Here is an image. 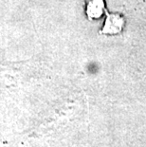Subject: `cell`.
I'll return each mask as SVG.
<instances>
[{
	"mask_svg": "<svg viewBox=\"0 0 146 147\" xmlns=\"http://www.w3.org/2000/svg\"><path fill=\"white\" fill-rule=\"evenodd\" d=\"M125 20L124 17L118 13H110L106 11V19L104 28L101 30V34L104 35H117L122 32Z\"/></svg>",
	"mask_w": 146,
	"mask_h": 147,
	"instance_id": "cell-1",
	"label": "cell"
},
{
	"mask_svg": "<svg viewBox=\"0 0 146 147\" xmlns=\"http://www.w3.org/2000/svg\"><path fill=\"white\" fill-rule=\"evenodd\" d=\"M104 11H106L104 0H87L85 12L89 20L99 19Z\"/></svg>",
	"mask_w": 146,
	"mask_h": 147,
	"instance_id": "cell-2",
	"label": "cell"
}]
</instances>
